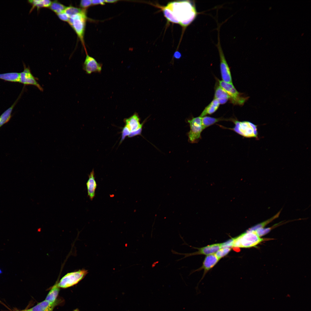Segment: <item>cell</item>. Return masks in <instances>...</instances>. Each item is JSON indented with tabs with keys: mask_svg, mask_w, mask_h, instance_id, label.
<instances>
[{
	"mask_svg": "<svg viewBox=\"0 0 311 311\" xmlns=\"http://www.w3.org/2000/svg\"><path fill=\"white\" fill-rule=\"evenodd\" d=\"M159 7L168 22L185 28L194 21L198 14L195 3L190 1H175L168 3L165 6Z\"/></svg>",
	"mask_w": 311,
	"mask_h": 311,
	"instance_id": "obj_1",
	"label": "cell"
},
{
	"mask_svg": "<svg viewBox=\"0 0 311 311\" xmlns=\"http://www.w3.org/2000/svg\"><path fill=\"white\" fill-rule=\"evenodd\" d=\"M270 240L261 238L254 230H249L231 239V247L249 248L255 247L262 242Z\"/></svg>",
	"mask_w": 311,
	"mask_h": 311,
	"instance_id": "obj_2",
	"label": "cell"
},
{
	"mask_svg": "<svg viewBox=\"0 0 311 311\" xmlns=\"http://www.w3.org/2000/svg\"><path fill=\"white\" fill-rule=\"evenodd\" d=\"M87 18L86 10L69 17L68 22L73 28L86 51L84 40L86 21Z\"/></svg>",
	"mask_w": 311,
	"mask_h": 311,
	"instance_id": "obj_3",
	"label": "cell"
},
{
	"mask_svg": "<svg viewBox=\"0 0 311 311\" xmlns=\"http://www.w3.org/2000/svg\"><path fill=\"white\" fill-rule=\"evenodd\" d=\"M235 124L233 128H230L237 134L246 138H256L257 136V126L251 122L239 121L232 119L231 120Z\"/></svg>",
	"mask_w": 311,
	"mask_h": 311,
	"instance_id": "obj_4",
	"label": "cell"
},
{
	"mask_svg": "<svg viewBox=\"0 0 311 311\" xmlns=\"http://www.w3.org/2000/svg\"><path fill=\"white\" fill-rule=\"evenodd\" d=\"M218 81L219 85L227 93L230 102L233 104L242 106L248 99L249 97L238 92L233 84L226 82L222 80H218Z\"/></svg>",
	"mask_w": 311,
	"mask_h": 311,
	"instance_id": "obj_5",
	"label": "cell"
},
{
	"mask_svg": "<svg viewBox=\"0 0 311 311\" xmlns=\"http://www.w3.org/2000/svg\"><path fill=\"white\" fill-rule=\"evenodd\" d=\"M88 273L85 269L68 273L66 274L58 282V285L60 288H66L73 286L79 283L85 276Z\"/></svg>",
	"mask_w": 311,
	"mask_h": 311,
	"instance_id": "obj_6",
	"label": "cell"
},
{
	"mask_svg": "<svg viewBox=\"0 0 311 311\" xmlns=\"http://www.w3.org/2000/svg\"><path fill=\"white\" fill-rule=\"evenodd\" d=\"M190 130L188 133L189 140L191 143H195L201 138V133L203 130L202 118L199 116L193 118L188 120Z\"/></svg>",
	"mask_w": 311,
	"mask_h": 311,
	"instance_id": "obj_7",
	"label": "cell"
},
{
	"mask_svg": "<svg viewBox=\"0 0 311 311\" xmlns=\"http://www.w3.org/2000/svg\"><path fill=\"white\" fill-rule=\"evenodd\" d=\"M218 31V41L216 46L218 50L220 58V68L222 81L228 83L232 84V79L230 68L225 58L220 43L219 29Z\"/></svg>",
	"mask_w": 311,
	"mask_h": 311,
	"instance_id": "obj_8",
	"label": "cell"
},
{
	"mask_svg": "<svg viewBox=\"0 0 311 311\" xmlns=\"http://www.w3.org/2000/svg\"><path fill=\"white\" fill-rule=\"evenodd\" d=\"M223 243H216L207 246L202 247L200 248H198L193 247V248L196 249H198L197 251L190 253H179L172 250V253L175 254L183 255L184 257L178 260V261L181 260L182 259L186 258L188 257L193 255H208L211 254L215 253L219 249L222 248Z\"/></svg>",
	"mask_w": 311,
	"mask_h": 311,
	"instance_id": "obj_9",
	"label": "cell"
},
{
	"mask_svg": "<svg viewBox=\"0 0 311 311\" xmlns=\"http://www.w3.org/2000/svg\"><path fill=\"white\" fill-rule=\"evenodd\" d=\"M126 126L130 132L129 137H132L141 134L143 124H141L138 115L135 113L124 120Z\"/></svg>",
	"mask_w": 311,
	"mask_h": 311,
	"instance_id": "obj_10",
	"label": "cell"
},
{
	"mask_svg": "<svg viewBox=\"0 0 311 311\" xmlns=\"http://www.w3.org/2000/svg\"><path fill=\"white\" fill-rule=\"evenodd\" d=\"M23 66L24 70L20 73V83L24 85L34 86L41 91H43V88L32 74L29 67H27L24 64H23Z\"/></svg>",
	"mask_w": 311,
	"mask_h": 311,
	"instance_id": "obj_11",
	"label": "cell"
},
{
	"mask_svg": "<svg viewBox=\"0 0 311 311\" xmlns=\"http://www.w3.org/2000/svg\"><path fill=\"white\" fill-rule=\"evenodd\" d=\"M102 65L97 62L92 57L86 53V56L83 65V69L88 74L93 72H100Z\"/></svg>",
	"mask_w": 311,
	"mask_h": 311,
	"instance_id": "obj_12",
	"label": "cell"
},
{
	"mask_svg": "<svg viewBox=\"0 0 311 311\" xmlns=\"http://www.w3.org/2000/svg\"><path fill=\"white\" fill-rule=\"evenodd\" d=\"M219 260L215 254L206 255L204 260L202 267L198 269L194 270L192 273L203 269L204 275H205L209 270L216 265Z\"/></svg>",
	"mask_w": 311,
	"mask_h": 311,
	"instance_id": "obj_13",
	"label": "cell"
},
{
	"mask_svg": "<svg viewBox=\"0 0 311 311\" xmlns=\"http://www.w3.org/2000/svg\"><path fill=\"white\" fill-rule=\"evenodd\" d=\"M59 300L51 303L45 300L29 309L30 311H53L54 307L60 303Z\"/></svg>",
	"mask_w": 311,
	"mask_h": 311,
	"instance_id": "obj_14",
	"label": "cell"
},
{
	"mask_svg": "<svg viewBox=\"0 0 311 311\" xmlns=\"http://www.w3.org/2000/svg\"><path fill=\"white\" fill-rule=\"evenodd\" d=\"M88 177V179L86 183L88 196L90 199L92 200L95 196V191L97 185L95 179L93 170L90 173Z\"/></svg>",
	"mask_w": 311,
	"mask_h": 311,
	"instance_id": "obj_15",
	"label": "cell"
},
{
	"mask_svg": "<svg viewBox=\"0 0 311 311\" xmlns=\"http://www.w3.org/2000/svg\"><path fill=\"white\" fill-rule=\"evenodd\" d=\"M22 92L19 95L17 98L12 106L5 111L0 116V128L4 124L7 123L12 117V110L20 98Z\"/></svg>",
	"mask_w": 311,
	"mask_h": 311,
	"instance_id": "obj_16",
	"label": "cell"
},
{
	"mask_svg": "<svg viewBox=\"0 0 311 311\" xmlns=\"http://www.w3.org/2000/svg\"><path fill=\"white\" fill-rule=\"evenodd\" d=\"M214 98L218 101L220 104H225L230 98L227 93L219 85L217 86L215 88Z\"/></svg>",
	"mask_w": 311,
	"mask_h": 311,
	"instance_id": "obj_17",
	"label": "cell"
},
{
	"mask_svg": "<svg viewBox=\"0 0 311 311\" xmlns=\"http://www.w3.org/2000/svg\"><path fill=\"white\" fill-rule=\"evenodd\" d=\"M219 103L218 101L215 99L207 106L199 116L203 117L208 114H211L215 112L218 108Z\"/></svg>",
	"mask_w": 311,
	"mask_h": 311,
	"instance_id": "obj_18",
	"label": "cell"
},
{
	"mask_svg": "<svg viewBox=\"0 0 311 311\" xmlns=\"http://www.w3.org/2000/svg\"><path fill=\"white\" fill-rule=\"evenodd\" d=\"M57 281L54 285L47 295L45 300L51 303L54 302L57 300L60 288L58 287Z\"/></svg>",
	"mask_w": 311,
	"mask_h": 311,
	"instance_id": "obj_19",
	"label": "cell"
},
{
	"mask_svg": "<svg viewBox=\"0 0 311 311\" xmlns=\"http://www.w3.org/2000/svg\"><path fill=\"white\" fill-rule=\"evenodd\" d=\"M28 2L32 5L30 13L35 7L39 9L42 7H50L52 3L49 0H29Z\"/></svg>",
	"mask_w": 311,
	"mask_h": 311,
	"instance_id": "obj_20",
	"label": "cell"
},
{
	"mask_svg": "<svg viewBox=\"0 0 311 311\" xmlns=\"http://www.w3.org/2000/svg\"><path fill=\"white\" fill-rule=\"evenodd\" d=\"M0 79L6 81L20 83V73L11 72L0 74Z\"/></svg>",
	"mask_w": 311,
	"mask_h": 311,
	"instance_id": "obj_21",
	"label": "cell"
},
{
	"mask_svg": "<svg viewBox=\"0 0 311 311\" xmlns=\"http://www.w3.org/2000/svg\"><path fill=\"white\" fill-rule=\"evenodd\" d=\"M201 118L203 130L217 122L224 120H226L222 118H216L207 116H204Z\"/></svg>",
	"mask_w": 311,
	"mask_h": 311,
	"instance_id": "obj_22",
	"label": "cell"
},
{
	"mask_svg": "<svg viewBox=\"0 0 311 311\" xmlns=\"http://www.w3.org/2000/svg\"><path fill=\"white\" fill-rule=\"evenodd\" d=\"M66 7L57 1L52 2L50 7V9L57 14L64 12Z\"/></svg>",
	"mask_w": 311,
	"mask_h": 311,
	"instance_id": "obj_23",
	"label": "cell"
},
{
	"mask_svg": "<svg viewBox=\"0 0 311 311\" xmlns=\"http://www.w3.org/2000/svg\"><path fill=\"white\" fill-rule=\"evenodd\" d=\"M283 223H282V222H281L279 223L275 224L274 225L272 226L271 227L265 228H259L257 229L255 231L258 235L260 237L269 233L272 229L274 227H276L277 226L281 225Z\"/></svg>",
	"mask_w": 311,
	"mask_h": 311,
	"instance_id": "obj_24",
	"label": "cell"
},
{
	"mask_svg": "<svg viewBox=\"0 0 311 311\" xmlns=\"http://www.w3.org/2000/svg\"><path fill=\"white\" fill-rule=\"evenodd\" d=\"M280 212L281 211H280L278 212L276 215H275L273 217L268 219L266 221L261 223H259L257 225H256L252 227L251 228H250V230H255L259 228H263L266 225H267L268 224L272 222V221H273L275 219L279 217Z\"/></svg>",
	"mask_w": 311,
	"mask_h": 311,
	"instance_id": "obj_25",
	"label": "cell"
},
{
	"mask_svg": "<svg viewBox=\"0 0 311 311\" xmlns=\"http://www.w3.org/2000/svg\"><path fill=\"white\" fill-rule=\"evenodd\" d=\"M83 10V9L71 6L66 7L64 12L70 17L73 15L81 12Z\"/></svg>",
	"mask_w": 311,
	"mask_h": 311,
	"instance_id": "obj_26",
	"label": "cell"
},
{
	"mask_svg": "<svg viewBox=\"0 0 311 311\" xmlns=\"http://www.w3.org/2000/svg\"><path fill=\"white\" fill-rule=\"evenodd\" d=\"M231 248L230 247H223L219 249L215 254L220 260L221 259L227 255L231 251Z\"/></svg>",
	"mask_w": 311,
	"mask_h": 311,
	"instance_id": "obj_27",
	"label": "cell"
},
{
	"mask_svg": "<svg viewBox=\"0 0 311 311\" xmlns=\"http://www.w3.org/2000/svg\"><path fill=\"white\" fill-rule=\"evenodd\" d=\"M92 4V0H82L81 1L80 3V7L83 9L86 10Z\"/></svg>",
	"mask_w": 311,
	"mask_h": 311,
	"instance_id": "obj_28",
	"label": "cell"
},
{
	"mask_svg": "<svg viewBox=\"0 0 311 311\" xmlns=\"http://www.w3.org/2000/svg\"><path fill=\"white\" fill-rule=\"evenodd\" d=\"M130 133L128 128L125 126L122 130L121 142H122L126 136H128L130 134Z\"/></svg>",
	"mask_w": 311,
	"mask_h": 311,
	"instance_id": "obj_29",
	"label": "cell"
},
{
	"mask_svg": "<svg viewBox=\"0 0 311 311\" xmlns=\"http://www.w3.org/2000/svg\"><path fill=\"white\" fill-rule=\"evenodd\" d=\"M57 15L59 18L61 20L63 21L68 22L69 17L64 12L60 13L57 14Z\"/></svg>",
	"mask_w": 311,
	"mask_h": 311,
	"instance_id": "obj_30",
	"label": "cell"
},
{
	"mask_svg": "<svg viewBox=\"0 0 311 311\" xmlns=\"http://www.w3.org/2000/svg\"><path fill=\"white\" fill-rule=\"evenodd\" d=\"M92 4L96 5L98 4L104 5L105 3V0H92Z\"/></svg>",
	"mask_w": 311,
	"mask_h": 311,
	"instance_id": "obj_31",
	"label": "cell"
},
{
	"mask_svg": "<svg viewBox=\"0 0 311 311\" xmlns=\"http://www.w3.org/2000/svg\"><path fill=\"white\" fill-rule=\"evenodd\" d=\"M174 56L175 58H178L180 57L181 55L179 52H177L175 53Z\"/></svg>",
	"mask_w": 311,
	"mask_h": 311,
	"instance_id": "obj_32",
	"label": "cell"
},
{
	"mask_svg": "<svg viewBox=\"0 0 311 311\" xmlns=\"http://www.w3.org/2000/svg\"><path fill=\"white\" fill-rule=\"evenodd\" d=\"M105 2L108 3H115V2L117 1V0H105Z\"/></svg>",
	"mask_w": 311,
	"mask_h": 311,
	"instance_id": "obj_33",
	"label": "cell"
},
{
	"mask_svg": "<svg viewBox=\"0 0 311 311\" xmlns=\"http://www.w3.org/2000/svg\"><path fill=\"white\" fill-rule=\"evenodd\" d=\"M2 271L0 269V274H2Z\"/></svg>",
	"mask_w": 311,
	"mask_h": 311,
	"instance_id": "obj_34",
	"label": "cell"
},
{
	"mask_svg": "<svg viewBox=\"0 0 311 311\" xmlns=\"http://www.w3.org/2000/svg\"><path fill=\"white\" fill-rule=\"evenodd\" d=\"M79 311V310L78 309H75V310H74V311Z\"/></svg>",
	"mask_w": 311,
	"mask_h": 311,
	"instance_id": "obj_35",
	"label": "cell"
},
{
	"mask_svg": "<svg viewBox=\"0 0 311 311\" xmlns=\"http://www.w3.org/2000/svg\"><path fill=\"white\" fill-rule=\"evenodd\" d=\"M272 7H269V10H271V9H272Z\"/></svg>",
	"mask_w": 311,
	"mask_h": 311,
	"instance_id": "obj_36",
	"label": "cell"
},
{
	"mask_svg": "<svg viewBox=\"0 0 311 311\" xmlns=\"http://www.w3.org/2000/svg\"><path fill=\"white\" fill-rule=\"evenodd\" d=\"M304 33H302V34H301V36H303V35H304Z\"/></svg>",
	"mask_w": 311,
	"mask_h": 311,
	"instance_id": "obj_37",
	"label": "cell"
},
{
	"mask_svg": "<svg viewBox=\"0 0 311 311\" xmlns=\"http://www.w3.org/2000/svg\"><path fill=\"white\" fill-rule=\"evenodd\" d=\"M27 311V310H22V311Z\"/></svg>",
	"mask_w": 311,
	"mask_h": 311,
	"instance_id": "obj_38",
	"label": "cell"
},
{
	"mask_svg": "<svg viewBox=\"0 0 311 311\" xmlns=\"http://www.w3.org/2000/svg\"><path fill=\"white\" fill-rule=\"evenodd\" d=\"M27 311H30L29 309L27 310Z\"/></svg>",
	"mask_w": 311,
	"mask_h": 311,
	"instance_id": "obj_39",
	"label": "cell"
},
{
	"mask_svg": "<svg viewBox=\"0 0 311 311\" xmlns=\"http://www.w3.org/2000/svg\"><path fill=\"white\" fill-rule=\"evenodd\" d=\"M262 38V37H261V38L260 39L261 40Z\"/></svg>",
	"mask_w": 311,
	"mask_h": 311,
	"instance_id": "obj_40",
	"label": "cell"
}]
</instances>
